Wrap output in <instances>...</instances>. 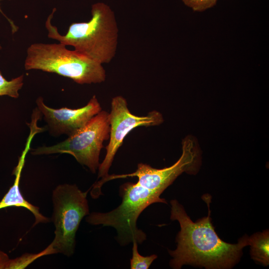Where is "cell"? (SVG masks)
I'll return each instance as SVG.
<instances>
[{
	"mask_svg": "<svg viewBox=\"0 0 269 269\" xmlns=\"http://www.w3.org/2000/svg\"><path fill=\"white\" fill-rule=\"evenodd\" d=\"M206 202L208 216L194 222L176 200L170 201V219L178 221L180 226L176 240L177 248L169 251L172 257L171 268L180 269L184 265H192L206 269H230L239 261L243 248L248 246L247 236L233 244L219 237L211 222L210 201L206 199Z\"/></svg>",
	"mask_w": 269,
	"mask_h": 269,
	"instance_id": "obj_1",
	"label": "cell"
},
{
	"mask_svg": "<svg viewBox=\"0 0 269 269\" xmlns=\"http://www.w3.org/2000/svg\"><path fill=\"white\" fill-rule=\"evenodd\" d=\"M55 8L45 22L48 37L74 47L75 50L103 64L115 57L118 42L119 29L115 14L103 2L92 6V17L87 22L70 24L64 35L51 23Z\"/></svg>",
	"mask_w": 269,
	"mask_h": 269,
	"instance_id": "obj_2",
	"label": "cell"
},
{
	"mask_svg": "<svg viewBox=\"0 0 269 269\" xmlns=\"http://www.w3.org/2000/svg\"><path fill=\"white\" fill-rule=\"evenodd\" d=\"M26 70H39L54 73L80 84L100 83L105 81L103 64L64 44L35 43L27 49Z\"/></svg>",
	"mask_w": 269,
	"mask_h": 269,
	"instance_id": "obj_3",
	"label": "cell"
},
{
	"mask_svg": "<svg viewBox=\"0 0 269 269\" xmlns=\"http://www.w3.org/2000/svg\"><path fill=\"white\" fill-rule=\"evenodd\" d=\"M161 194L137 181L127 182L120 186L121 204L107 213L92 212L86 218L92 225H102L114 228L118 233L117 240L122 246L134 241L141 244L146 235L136 226L140 213L149 205L154 203L167 204L160 197Z\"/></svg>",
	"mask_w": 269,
	"mask_h": 269,
	"instance_id": "obj_4",
	"label": "cell"
},
{
	"mask_svg": "<svg viewBox=\"0 0 269 269\" xmlns=\"http://www.w3.org/2000/svg\"><path fill=\"white\" fill-rule=\"evenodd\" d=\"M87 193L69 184L59 185L53 190L52 219L55 230L49 246L54 254L60 253L68 257L73 254L76 232L83 217L89 214Z\"/></svg>",
	"mask_w": 269,
	"mask_h": 269,
	"instance_id": "obj_5",
	"label": "cell"
},
{
	"mask_svg": "<svg viewBox=\"0 0 269 269\" xmlns=\"http://www.w3.org/2000/svg\"><path fill=\"white\" fill-rule=\"evenodd\" d=\"M109 113L101 110L83 128L65 140L48 146L32 149L34 155L67 153L95 173L100 165L99 156L104 141L110 136Z\"/></svg>",
	"mask_w": 269,
	"mask_h": 269,
	"instance_id": "obj_6",
	"label": "cell"
},
{
	"mask_svg": "<svg viewBox=\"0 0 269 269\" xmlns=\"http://www.w3.org/2000/svg\"><path fill=\"white\" fill-rule=\"evenodd\" d=\"M109 121L110 140L106 146L105 157L98 168V178L102 179L109 175L114 157L130 132L138 127L158 125L163 122V119L162 115L156 111H151L144 116L132 114L126 100L121 96H117L112 100Z\"/></svg>",
	"mask_w": 269,
	"mask_h": 269,
	"instance_id": "obj_7",
	"label": "cell"
},
{
	"mask_svg": "<svg viewBox=\"0 0 269 269\" xmlns=\"http://www.w3.org/2000/svg\"><path fill=\"white\" fill-rule=\"evenodd\" d=\"M182 150L179 159L169 167L156 169L140 163L134 172L126 174L108 175L102 179V182L105 183L112 179L135 176L138 182L161 194L183 172L192 173L196 170L199 155L195 140L188 136L184 138Z\"/></svg>",
	"mask_w": 269,
	"mask_h": 269,
	"instance_id": "obj_8",
	"label": "cell"
},
{
	"mask_svg": "<svg viewBox=\"0 0 269 269\" xmlns=\"http://www.w3.org/2000/svg\"><path fill=\"white\" fill-rule=\"evenodd\" d=\"M37 108L43 116L51 134H66L68 136L83 128L101 110V105L94 95L85 106L78 109L63 107L56 109L46 106L42 97L37 99Z\"/></svg>",
	"mask_w": 269,
	"mask_h": 269,
	"instance_id": "obj_9",
	"label": "cell"
},
{
	"mask_svg": "<svg viewBox=\"0 0 269 269\" xmlns=\"http://www.w3.org/2000/svg\"><path fill=\"white\" fill-rule=\"evenodd\" d=\"M27 154L26 150H23L19 157L17 165L14 168L12 174L15 176L13 185L9 189L3 198L0 201V209L10 207H23L30 211L35 217L33 226L40 223L49 222V219L44 216L39 212L38 207L28 202L22 196L19 189L21 174L24 167L25 157Z\"/></svg>",
	"mask_w": 269,
	"mask_h": 269,
	"instance_id": "obj_10",
	"label": "cell"
},
{
	"mask_svg": "<svg viewBox=\"0 0 269 269\" xmlns=\"http://www.w3.org/2000/svg\"><path fill=\"white\" fill-rule=\"evenodd\" d=\"M251 256L256 262L265 266L269 264V232L267 230L248 237Z\"/></svg>",
	"mask_w": 269,
	"mask_h": 269,
	"instance_id": "obj_11",
	"label": "cell"
},
{
	"mask_svg": "<svg viewBox=\"0 0 269 269\" xmlns=\"http://www.w3.org/2000/svg\"><path fill=\"white\" fill-rule=\"evenodd\" d=\"M23 85V75L8 81L0 72V96H8L13 98H17L19 97V91Z\"/></svg>",
	"mask_w": 269,
	"mask_h": 269,
	"instance_id": "obj_12",
	"label": "cell"
},
{
	"mask_svg": "<svg viewBox=\"0 0 269 269\" xmlns=\"http://www.w3.org/2000/svg\"><path fill=\"white\" fill-rule=\"evenodd\" d=\"M54 254L50 246L37 254H26L14 259H9L6 269H23L36 259L49 254Z\"/></svg>",
	"mask_w": 269,
	"mask_h": 269,
	"instance_id": "obj_13",
	"label": "cell"
},
{
	"mask_svg": "<svg viewBox=\"0 0 269 269\" xmlns=\"http://www.w3.org/2000/svg\"><path fill=\"white\" fill-rule=\"evenodd\" d=\"M133 244L132 258L130 260V268L131 269H148L157 256L156 255L146 257L140 255L138 252V244L136 241H134Z\"/></svg>",
	"mask_w": 269,
	"mask_h": 269,
	"instance_id": "obj_14",
	"label": "cell"
},
{
	"mask_svg": "<svg viewBox=\"0 0 269 269\" xmlns=\"http://www.w3.org/2000/svg\"><path fill=\"white\" fill-rule=\"evenodd\" d=\"M194 11H202L215 5L217 0H182Z\"/></svg>",
	"mask_w": 269,
	"mask_h": 269,
	"instance_id": "obj_15",
	"label": "cell"
},
{
	"mask_svg": "<svg viewBox=\"0 0 269 269\" xmlns=\"http://www.w3.org/2000/svg\"><path fill=\"white\" fill-rule=\"evenodd\" d=\"M9 259L5 253L0 250V269H6Z\"/></svg>",
	"mask_w": 269,
	"mask_h": 269,
	"instance_id": "obj_16",
	"label": "cell"
},
{
	"mask_svg": "<svg viewBox=\"0 0 269 269\" xmlns=\"http://www.w3.org/2000/svg\"><path fill=\"white\" fill-rule=\"evenodd\" d=\"M0 12H1L2 13H3L2 10H1V9H0Z\"/></svg>",
	"mask_w": 269,
	"mask_h": 269,
	"instance_id": "obj_17",
	"label": "cell"
},
{
	"mask_svg": "<svg viewBox=\"0 0 269 269\" xmlns=\"http://www.w3.org/2000/svg\"></svg>",
	"mask_w": 269,
	"mask_h": 269,
	"instance_id": "obj_18",
	"label": "cell"
}]
</instances>
